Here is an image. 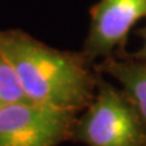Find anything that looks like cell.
Wrapping results in <instances>:
<instances>
[{
  "label": "cell",
  "instance_id": "cell-1",
  "mask_svg": "<svg viewBox=\"0 0 146 146\" xmlns=\"http://www.w3.org/2000/svg\"><path fill=\"white\" fill-rule=\"evenodd\" d=\"M0 51L31 101L76 113L93 100L98 71L82 52L51 48L22 31L0 32Z\"/></svg>",
  "mask_w": 146,
  "mask_h": 146
},
{
  "label": "cell",
  "instance_id": "cell-2",
  "mask_svg": "<svg viewBox=\"0 0 146 146\" xmlns=\"http://www.w3.org/2000/svg\"><path fill=\"white\" fill-rule=\"evenodd\" d=\"M84 110L71 139L86 146H146V124L134 102L100 72L95 95Z\"/></svg>",
  "mask_w": 146,
  "mask_h": 146
},
{
  "label": "cell",
  "instance_id": "cell-3",
  "mask_svg": "<svg viewBox=\"0 0 146 146\" xmlns=\"http://www.w3.org/2000/svg\"><path fill=\"white\" fill-rule=\"evenodd\" d=\"M76 113L25 101L0 110V146H57L71 139Z\"/></svg>",
  "mask_w": 146,
  "mask_h": 146
},
{
  "label": "cell",
  "instance_id": "cell-4",
  "mask_svg": "<svg viewBox=\"0 0 146 146\" xmlns=\"http://www.w3.org/2000/svg\"><path fill=\"white\" fill-rule=\"evenodd\" d=\"M146 18V0H99L90 9V26L82 54L94 61L117 56L130 31Z\"/></svg>",
  "mask_w": 146,
  "mask_h": 146
},
{
  "label": "cell",
  "instance_id": "cell-5",
  "mask_svg": "<svg viewBox=\"0 0 146 146\" xmlns=\"http://www.w3.org/2000/svg\"><path fill=\"white\" fill-rule=\"evenodd\" d=\"M96 71L118 82L146 124V62L129 56H112L102 60Z\"/></svg>",
  "mask_w": 146,
  "mask_h": 146
},
{
  "label": "cell",
  "instance_id": "cell-6",
  "mask_svg": "<svg viewBox=\"0 0 146 146\" xmlns=\"http://www.w3.org/2000/svg\"><path fill=\"white\" fill-rule=\"evenodd\" d=\"M31 101L25 94L11 63L0 51V110L16 102Z\"/></svg>",
  "mask_w": 146,
  "mask_h": 146
},
{
  "label": "cell",
  "instance_id": "cell-7",
  "mask_svg": "<svg viewBox=\"0 0 146 146\" xmlns=\"http://www.w3.org/2000/svg\"><path fill=\"white\" fill-rule=\"evenodd\" d=\"M141 35H143V44H141L140 49L138 50V51H135L133 54L128 55L129 57L131 58H135V60H139V61H144L146 62V27L141 31Z\"/></svg>",
  "mask_w": 146,
  "mask_h": 146
}]
</instances>
